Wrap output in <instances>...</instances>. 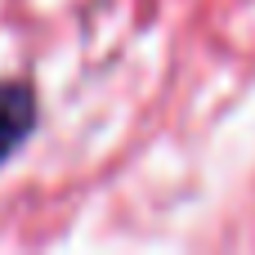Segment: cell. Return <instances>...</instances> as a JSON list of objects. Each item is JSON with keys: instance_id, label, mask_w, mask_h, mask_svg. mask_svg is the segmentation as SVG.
Segmentation results:
<instances>
[{"instance_id": "6da1fadb", "label": "cell", "mask_w": 255, "mask_h": 255, "mask_svg": "<svg viewBox=\"0 0 255 255\" xmlns=\"http://www.w3.org/2000/svg\"><path fill=\"white\" fill-rule=\"evenodd\" d=\"M36 130V90L27 81L0 85V166L22 148V139Z\"/></svg>"}]
</instances>
